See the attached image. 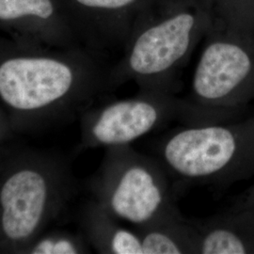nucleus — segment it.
Wrapping results in <instances>:
<instances>
[{"instance_id": "1", "label": "nucleus", "mask_w": 254, "mask_h": 254, "mask_svg": "<svg viewBox=\"0 0 254 254\" xmlns=\"http://www.w3.org/2000/svg\"><path fill=\"white\" fill-rule=\"evenodd\" d=\"M75 191L72 169L60 155L27 151L0 161V254H25Z\"/></svg>"}, {"instance_id": "9", "label": "nucleus", "mask_w": 254, "mask_h": 254, "mask_svg": "<svg viewBox=\"0 0 254 254\" xmlns=\"http://www.w3.org/2000/svg\"><path fill=\"white\" fill-rule=\"evenodd\" d=\"M79 232L91 250L104 254H143L141 240L135 229L122 226L120 220L90 199L78 215Z\"/></svg>"}, {"instance_id": "8", "label": "nucleus", "mask_w": 254, "mask_h": 254, "mask_svg": "<svg viewBox=\"0 0 254 254\" xmlns=\"http://www.w3.org/2000/svg\"><path fill=\"white\" fill-rule=\"evenodd\" d=\"M196 254H254V218L242 209L191 219Z\"/></svg>"}, {"instance_id": "5", "label": "nucleus", "mask_w": 254, "mask_h": 254, "mask_svg": "<svg viewBox=\"0 0 254 254\" xmlns=\"http://www.w3.org/2000/svg\"><path fill=\"white\" fill-rule=\"evenodd\" d=\"M169 173L156 158L131 145L106 149L87 183L91 199L120 221L145 226L179 213Z\"/></svg>"}, {"instance_id": "3", "label": "nucleus", "mask_w": 254, "mask_h": 254, "mask_svg": "<svg viewBox=\"0 0 254 254\" xmlns=\"http://www.w3.org/2000/svg\"><path fill=\"white\" fill-rule=\"evenodd\" d=\"M96 87L73 64L49 57H13L0 64V99L14 130L81 115Z\"/></svg>"}, {"instance_id": "2", "label": "nucleus", "mask_w": 254, "mask_h": 254, "mask_svg": "<svg viewBox=\"0 0 254 254\" xmlns=\"http://www.w3.org/2000/svg\"><path fill=\"white\" fill-rule=\"evenodd\" d=\"M215 19L212 0H172L161 13L135 26L115 82L134 80L143 91H173L175 74Z\"/></svg>"}, {"instance_id": "17", "label": "nucleus", "mask_w": 254, "mask_h": 254, "mask_svg": "<svg viewBox=\"0 0 254 254\" xmlns=\"http://www.w3.org/2000/svg\"><path fill=\"white\" fill-rule=\"evenodd\" d=\"M242 210H243V209H242ZM246 211H247V210H246ZM248 212H249V213H251V214L253 215V217L254 218V212H251V211H248Z\"/></svg>"}, {"instance_id": "12", "label": "nucleus", "mask_w": 254, "mask_h": 254, "mask_svg": "<svg viewBox=\"0 0 254 254\" xmlns=\"http://www.w3.org/2000/svg\"><path fill=\"white\" fill-rule=\"evenodd\" d=\"M216 17L254 35V0H212Z\"/></svg>"}, {"instance_id": "16", "label": "nucleus", "mask_w": 254, "mask_h": 254, "mask_svg": "<svg viewBox=\"0 0 254 254\" xmlns=\"http://www.w3.org/2000/svg\"><path fill=\"white\" fill-rule=\"evenodd\" d=\"M236 208L254 212V185L240 198Z\"/></svg>"}, {"instance_id": "18", "label": "nucleus", "mask_w": 254, "mask_h": 254, "mask_svg": "<svg viewBox=\"0 0 254 254\" xmlns=\"http://www.w3.org/2000/svg\"><path fill=\"white\" fill-rule=\"evenodd\" d=\"M0 244H1V236H0Z\"/></svg>"}, {"instance_id": "11", "label": "nucleus", "mask_w": 254, "mask_h": 254, "mask_svg": "<svg viewBox=\"0 0 254 254\" xmlns=\"http://www.w3.org/2000/svg\"><path fill=\"white\" fill-rule=\"evenodd\" d=\"M91 246L81 233L68 231L45 232L29 246L25 254H90Z\"/></svg>"}, {"instance_id": "6", "label": "nucleus", "mask_w": 254, "mask_h": 254, "mask_svg": "<svg viewBox=\"0 0 254 254\" xmlns=\"http://www.w3.org/2000/svg\"><path fill=\"white\" fill-rule=\"evenodd\" d=\"M240 114L200 107L173 91L140 90L133 97L86 109L80 115L83 150L131 145L171 123L198 126L239 117Z\"/></svg>"}, {"instance_id": "14", "label": "nucleus", "mask_w": 254, "mask_h": 254, "mask_svg": "<svg viewBox=\"0 0 254 254\" xmlns=\"http://www.w3.org/2000/svg\"><path fill=\"white\" fill-rule=\"evenodd\" d=\"M82 6L91 9H106V10H123L133 9L136 12L144 11V8L153 0H75Z\"/></svg>"}, {"instance_id": "15", "label": "nucleus", "mask_w": 254, "mask_h": 254, "mask_svg": "<svg viewBox=\"0 0 254 254\" xmlns=\"http://www.w3.org/2000/svg\"><path fill=\"white\" fill-rule=\"evenodd\" d=\"M13 131L8 113L0 109V143L6 139Z\"/></svg>"}, {"instance_id": "10", "label": "nucleus", "mask_w": 254, "mask_h": 254, "mask_svg": "<svg viewBox=\"0 0 254 254\" xmlns=\"http://www.w3.org/2000/svg\"><path fill=\"white\" fill-rule=\"evenodd\" d=\"M135 230L143 254H196L192 221L181 212Z\"/></svg>"}, {"instance_id": "7", "label": "nucleus", "mask_w": 254, "mask_h": 254, "mask_svg": "<svg viewBox=\"0 0 254 254\" xmlns=\"http://www.w3.org/2000/svg\"><path fill=\"white\" fill-rule=\"evenodd\" d=\"M205 37L189 98L206 109L240 114L254 100V35L216 17Z\"/></svg>"}, {"instance_id": "4", "label": "nucleus", "mask_w": 254, "mask_h": 254, "mask_svg": "<svg viewBox=\"0 0 254 254\" xmlns=\"http://www.w3.org/2000/svg\"><path fill=\"white\" fill-rule=\"evenodd\" d=\"M157 159L188 185L229 186L254 174V115L182 126L158 143Z\"/></svg>"}, {"instance_id": "13", "label": "nucleus", "mask_w": 254, "mask_h": 254, "mask_svg": "<svg viewBox=\"0 0 254 254\" xmlns=\"http://www.w3.org/2000/svg\"><path fill=\"white\" fill-rule=\"evenodd\" d=\"M53 13L50 0H0V20H11L27 15L46 19Z\"/></svg>"}]
</instances>
